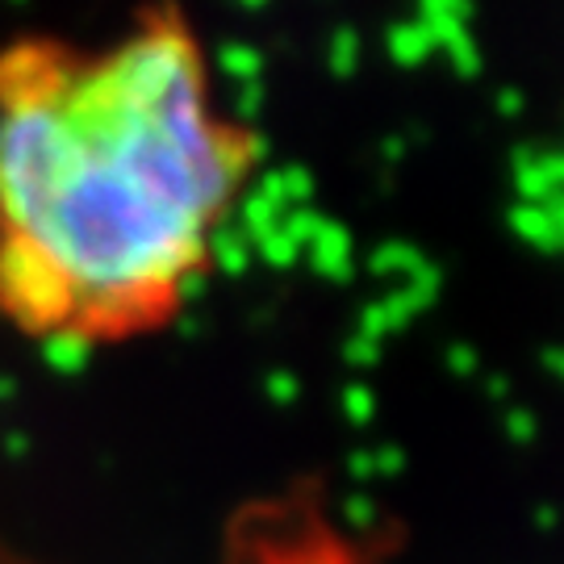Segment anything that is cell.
<instances>
[{
    "mask_svg": "<svg viewBox=\"0 0 564 564\" xmlns=\"http://www.w3.org/2000/svg\"><path fill=\"white\" fill-rule=\"evenodd\" d=\"M343 360L351 364V368H377L381 364V343H368L360 335H351V339L343 343Z\"/></svg>",
    "mask_w": 564,
    "mask_h": 564,
    "instance_id": "cell-16",
    "label": "cell"
},
{
    "mask_svg": "<svg viewBox=\"0 0 564 564\" xmlns=\"http://www.w3.org/2000/svg\"><path fill=\"white\" fill-rule=\"evenodd\" d=\"M372 473H377V477H402L405 452L402 447H377V452H372Z\"/></svg>",
    "mask_w": 564,
    "mask_h": 564,
    "instance_id": "cell-20",
    "label": "cell"
},
{
    "mask_svg": "<svg viewBox=\"0 0 564 564\" xmlns=\"http://www.w3.org/2000/svg\"><path fill=\"white\" fill-rule=\"evenodd\" d=\"M0 564H46V561H34L30 552H21V547H13L0 535Z\"/></svg>",
    "mask_w": 564,
    "mask_h": 564,
    "instance_id": "cell-27",
    "label": "cell"
},
{
    "mask_svg": "<svg viewBox=\"0 0 564 564\" xmlns=\"http://www.w3.org/2000/svg\"><path fill=\"white\" fill-rule=\"evenodd\" d=\"M256 130L209 118L202 51L176 13L118 42L18 34L0 46V326L121 343L202 297L214 235Z\"/></svg>",
    "mask_w": 564,
    "mask_h": 564,
    "instance_id": "cell-1",
    "label": "cell"
},
{
    "mask_svg": "<svg viewBox=\"0 0 564 564\" xmlns=\"http://www.w3.org/2000/svg\"><path fill=\"white\" fill-rule=\"evenodd\" d=\"M260 88H247V93H242L239 97V118H251V113H256V109H260Z\"/></svg>",
    "mask_w": 564,
    "mask_h": 564,
    "instance_id": "cell-32",
    "label": "cell"
},
{
    "mask_svg": "<svg viewBox=\"0 0 564 564\" xmlns=\"http://www.w3.org/2000/svg\"><path fill=\"white\" fill-rule=\"evenodd\" d=\"M223 67L235 72V76H260L263 59L256 51H247V46H230V51H223Z\"/></svg>",
    "mask_w": 564,
    "mask_h": 564,
    "instance_id": "cell-19",
    "label": "cell"
},
{
    "mask_svg": "<svg viewBox=\"0 0 564 564\" xmlns=\"http://www.w3.org/2000/svg\"><path fill=\"white\" fill-rule=\"evenodd\" d=\"M498 113H502V118H519V113H523V93H519V88H502V93H498Z\"/></svg>",
    "mask_w": 564,
    "mask_h": 564,
    "instance_id": "cell-25",
    "label": "cell"
},
{
    "mask_svg": "<svg viewBox=\"0 0 564 564\" xmlns=\"http://www.w3.org/2000/svg\"><path fill=\"white\" fill-rule=\"evenodd\" d=\"M323 223H326V218H318L314 209H293L281 235H289V242H293V247H302V242H314V239H318Z\"/></svg>",
    "mask_w": 564,
    "mask_h": 564,
    "instance_id": "cell-13",
    "label": "cell"
},
{
    "mask_svg": "<svg viewBox=\"0 0 564 564\" xmlns=\"http://www.w3.org/2000/svg\"><path fill=\"white\" fill-rule=\"evenodd\" d=\"M473 4L468 0H423L419 4V21H468Z\"/></svg>",
    "mask_w": 564,
    "mask_h": 564,
    "instance_id": "cell-14",
    "label": "cell"
},
{
    "mask_svg": "<svg viewBox=\"0 0 564 564\" xmlns=\"http://www.w3.org/2000/svg\"><path fill=\"white\" fill-rule=\"evenodd\" d=\"M281 181H284L289 202H310V197H314V176H310L305 167H289V172H281Z\"/></svg>",
    "mask_w": 564,
    "mask_h": 564,
    "instance_id": "cell-21",
    "label": "cell"
},
{
    "mask_svg": "<svg viewBox=\"0 0 564 564\" xmlns=\"http://www.w3.org/2000/svg\"><path fill=\"white\" fill-rule=\"evenodd\" d=\"M485 393H489L494 402H510V381H506V377H485Z\"/></svg>",
    "mask_w": 564,
    "mask_h": 564,
    "instance_id": "cell-30",
    "label": "cell"
},
{
    "mask_svg": "<svg viewBox=\"0 0 564 564\" xmlns=\"http://www.w3.org/2000/svg\"><path fill=\"white\" fill-rule=\"evenodd\" d=\"M547 218H552V226H556V235H561V251H564V193H552L544 202Z\"/></svg>",
    "mask_w": 564,
    "mask_h": 564,
    "instance_id": "cell-26",
    "label": "cell"
},
{
    "mask_svg": "<svg viewBox=\"0 0 564 564\" xmlns=\"http://www.w3.org/2000/svg\"><path fill=\"white\" fill-rule=\"evenodd\" d=\"M268 393H272V402L289 405V402H293V398H297V381H293L289 372H276V377L268 381Z\"/></svg>",
    "mask_w": 564,
    "mask_h": 564,
    "instance_id": "cell-23",
    "label": "cell"
},
{
    "mask_svg": "<svg viewBox=\"0 0 564 564\" xmlns=\"http://www.w3.org/2000/svg\"><path fill=\"white\" fill-rule=\"evenodd\" d=\"M535 155L540 151H531V147H514L510 151V172H514V188H519V202L523 205H544L552 197V184L535 167Z\"/></svg>",
    "mask_w": 564,
    "mask_h": 564,
    "instance_id": "cell-5",
    "label": "cell"
},
{
    "mask_svg": "<svg viewBox=\"0 0 564 564\" xmlns=\"http://www.w3.org/2000/svg\"><path fill=\"white\" fill-rule=\"evenodd\" d=\"M540 364H544V368L552 372V377H556V381H564V347H544Z\"/></svg>",
    "mask_w": 564,
    "mask_h": 564,
    "instance_id": "cell-28",
    "label": "cell"
},
{
    "mask_svg": "<svg viewBox=\"0 0 564 564\" xmlns=\"http://www.w3.org/2000/svg\"><path fill=\"white\" fill-rule=\"evenodd\" d=\"M276 214H281V209H276L272 202H263L260 193H251V197L242 202V223L251 226L260 239L268 235V230H276Z\"/></svg>",
    "mask_w": 564,
    "mask_h": 564,
    "instance_id": "cell-12",
    "label": "cell"
},
{
    "mask_svg": "<svg viewBox=\"0 0 564 564\" xmlns=\"http://www.w3.org/2000/svg\"><path fill=\"white\" fill-rule=\"evenodd\" d=\"M381 155H384V160H389V163H398V160H402V155H405V139H402V134H393V139H384V142H381Z\"/></svg>",
    "mask_w": 564,
    "mask_h": 564,
    "instance_id": "cell-31",
    "label": "cell"
},
{
    "mask_svg": "<svg viewBox=\"0 0 564 564\" xmlns=\"http://www.w3.org/2000/svg\"><path fill=\"white\" fill-rule=\"evenodd\" d=\"M360 55H364L360 34H356L351 25H339V30L330 34V51H326V59H330V72H335L339 80L356 76V67H360Z\"/></svg>",
    "mask_w": 564,
    "mask_h": 564,
    "instance_id": "cell-7",
    "label": "cell"
},
{
    "mask_svg": "<svg viewBox=\"0 0 564 564\" xmlns=\"http://www.w3.org/2000/svg\"><path fill=\"white\" fill-rule=\"evenodd\" d=\"M384 51L398 67H423L435 55V39L423 21H398L384 30Z\"/></svg>",
    "mask_w": 564,
    "mask_h": 564,
    "instance_id": "cell-4",
    "label": "cell"
},
{
    "mask_svg": "<svg viewBox=\"0 0 564 564\" xmlns=\"http://www.w3.org/2000/svg\"><path fill=\"white\" fill-rule=\"evenodd\" d=\"M377 502L368 498V494H347L343 498V523L351 527V531H372L377 527Z\"/></svg>",
    "mask_w": 564,
    "mask_h": 564,
    "instance_id": "cell-10",
    "label": "cell"
},
{
    "mask_svg": "<svg viewBox=\"0 0 564 564\" xmlns=\"http://www.w3.org/2000/svg\"><path fill=\"white\" fill-rule=\"evenodd\" d=\"M535 167L544 172V181L552 184V193H564V151H544V155H535Z\"/></svg>",
    "mask_w": 564,
    "mask_h": 564,
    "instance_id": "cell-22",
    "label": "cell"
},
{
    "mask_svg": "<svg viewBox=\"0 0 564 564\" xmlns=\"http://www.w3.org/2000/svg\"><path fill=\"white\" fill-rule=\"evenodd\" d=\"M310 247H314V268L323 272L326 281L347 284L356 276V268H351V235L339 223H323L318 239L310 242Z\"/></svg>",
    "mask_w": 564,
    "mask_h": 564,
    "instance_id": "cell-2",
    "label": "cell"
},
{
    "mask_svg": "<svg viewBox=\"0 0 564 564\" xmlns=\"http://www.w3.org/2000/svg\"><path fill=\"white\" fill-rule=\"evenodd\" d=\"M360 339H368V343H381L384 335H393L389 330V318H384V310H381V302H368L360 310V330H356Z\"/></svg>",
    "mask_w": 564,
    "mask_h": 564,
    "instance_id": "cell-17",
    "label": "cell"
},
{
    "mask_svg": "<svg viewBox=\"0 0 564 564\" xmlns=\"http://www.w3.org/2000/svg\"><path fill=\"white\" fill-rule=\"evenodd\" d=\"M426 256L414 247V242H402V239H389V242H381L372 256H368V272L372 276H410L419 263H423Z\"/></svg>",
    "mask_w": 564,
    "mask_h": 564,
    "instance_id": "cell-6",
    "label": "cell"
},
{
    "mask_svg": "<svg viewBox=\"0 0 564 564\" xmlns=\"http://www.w3.org/2000/svg\"><path fill=\"white\" fill-rule=\"evenodd\" d=\"M502 431L510 444H535V435H540V423H535V414L527 410V405H506V419H502Z\"/></svg>",
    "mask_w": 564,
    "mask_h": 564,
    "instance_id": "cell-9",
    "label": "cell"
},
{
    "mask_svg": "<svg viewBox=\"0 0 564 564\" xmlns=\"http://www.w3.org/2000/svg\"><path fill=\"white\" fill-rule=\"evenodd\" d=\"M506 226H510L514 239L527 242V247H535V251H544V256H556V251H561V235H556V226H552L544 205L514 202L510 214H506Z\"/></svg>",
    "mask_w": 564,
    "mask_h": 564,
    "instance_id": "cell-3",
    "label": "cell"
},
{
    "mask_svg": "<svg viewBox=\"0 0 564 564\" xmlns=\"http://www.w3.org/2000/svg\"><path fill=\"white\" fill-rule=\"evenodd\" d=\"M260 242H263V260L276 263V268H289V263L297 260V247H293L289 235H281V230H268Z\"/></svg>",
    "mask_w": 564,
    "mask_h": 564,
    "instance_id": "cell-18",
    "label": "cell"
},
{
    "mask_svg": "<svg viewBox=\"0 0 564 564\" xmlns=\"http://www.w3.org/2000/svg\"><path fill=\"white\" fill-rule=\"evenodd\" d=\"M447 59H452V67H456V76H464V80L481 76V51H477V42H473V34H464L460 42H452V46H447Z\"/></svg>",
    "mask_w": 564,
    "mask_h": 564,
    "instance_id": "cell-11",
    "label": "cell"
},
{
    "mask_svg": "<svg viewBox=\"0 0 564 564\" xmlns=\"http://www.w3.org/2000/svg\"><path fill=\"white\" fill-rule=\"evenodd\" d=\"M343 414H347V423L368 426L377 419V393L368 384H347L343 389Z\"/></svg>",
    "mask_w": 564,
    "mask_h": 564,
    "instance_id": "cell-8",
    "label": "cell"
},
{
    "mask_svg": "<svg viewBox=\"0 0 564 564\" xmlns=\"http://www.w3.org/2000/svg\"><path fill=\"white\" fill-rule=\"evenodd\" d=\"M444 364L452 377H477V372H481V356H477V347H468V343H452L444 351Z\"/></svg>",
    "mask_w": 564,
    "mask_h": 564,
    "instance_id": "cell-15",
    "label": "cell"
},
{
    "mask_svg": "<svg viewBox=\"0 0 564 564\" xmlns=\"http://www.w3.org/2000/svg\"><path fill=\"white\" fill-rule=\"evenodd\" d=\"M347 477L351 481H372L377 473H372V452H351L347 456Z\"/></svg>",
    "mask_w": 564,
    "mask_h": 564,
    "instance_id": "cell-24",
    "label": "cell"
},
{
    "mask_svg": "<svg viewBox=\"0 0 564 564\" xmlns=\"http://www.w3.org/2000/svg\"><path fill=\"white\" fill-rule=\"evenodd\" d=\"M535 527H540V531H556V527H561V510H556L552 502H540V510H535Z\"/></svg>",
    "mask_w": 564,
    "mask_h": 564,
    "instance_id": "cell-29",
    "label": "cell"
}]
</instances>
